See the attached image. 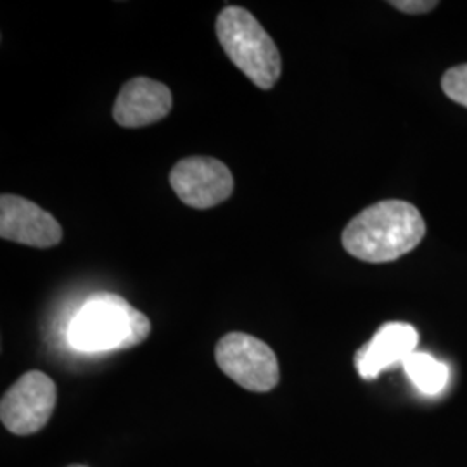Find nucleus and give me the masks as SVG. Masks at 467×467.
Instances as JSON below:
<instances>
[{
    "mask_svg": "<svg viewBox=\"0 0 467 467\" xmlns=\"http://www.w3.org/2000/svg\"><path fill=\"white\" fill-rule=\"evenodd\" d=\"M426 235V222L407 201H379L360 212L345 227L341 243L351 256L368 264H386L410 253Z\"/></svg>",
    "mask_w": 467,
    "mask_h": 467,
    "instance_id": "1",
    "label": "nucleus"
},
{
    "mask_svg": "<svg viewBox=\"0 0 467 467\" xmlns=\"http://www.w3.org/2000/svg\"><path fill=\"white\" fill-rule=\"evenodd\" d=\"M150 320L113 293H98L85 301L67 327V341L84 353L129 350L148 339Z\"/></svg>",
    "mask_w": 467,
    "mask_h": 467,
    "instance_id": "2",
    "label": "nucleus"
},
{
    "mask_svg": "<svg viewBox=\"0 0 467 467\" xmlns=\"http://www.w3.org/2000/svg\"><path fill=\"white\" fill-rule=\"evenodd\" d=\"M217 36L229 59L258 88L270 90L277 84L283 71L281 52L248 9L223 7L217 17Z\"/></svg>",
    "mask_w": 467,
    "mask_h": 467,
    "instance_id": "3",
    "label": "nucleus"
},
{
    "mask_svg": "<svg viewBox=\"0 0 467 467\" xmlns=\"http://www.w3.org/2000/svg\"><path fill=\"white\" fill-rule=\"evenodd\" d=\"M218 368L244 389L267 393L281 372L274 350L262 339L244 333L225 334L215 348Z\"/></svg>",
    "mask_w": 467,
    "mask_h": 467,
    "instance_id": "4",
    "label": "nucleus"
},
{
    "mask_svg": "<svg viewBox=\"0 0 467 467\" xmlns=\"http://www.w3.org/2000/svg\"><path fill=\"white\" fill-rule=\"evenodd\" d=\"M56 400L57 389L49 376L30 370L4 393L0 418L11 433L28 436L47 424Z\"/></svg>",
    "mask_w": 467,
    "mask_h": 467,
    "instance_id": "5",
    "label": "nucleus"
},
{
    "mask_svg": "<svg viewBox=\"0 0 467 467\" xmlns=\"http://www.w3.org/2000/svg\"><path fill=\"white\" fill-rule=\"evenodd\" d=\"M170 184L184 204L208 210L233 196L234 177L217 158L191 156L171 168Z\"/></svg>",
    "mask_w": 467,
    "mask_h": 467,
    "instance_id": "6",
    "label": "nucleus"
},
{
    "mask_svg": "<svg viewBox=\"0 0 467 467\" xmlns=\"http://www.w3.org/2000/svg\"><path fill=\"white\" fill-rule=\"evenodd\" d=\"M0 235L5 241L32 248H52L61 243L63 227L34 201L15 194H2Z\"/></svg>",
    "mask_w": 467,
    "mask_h": 467,
    "instance_id": "7",
    "label": "nucleus"
},
{
    "mask_svg": "<svg viewBox=\"0 0 467 467\" xmlns=\"http://www.w3.org/2000/svg\"><path fill=\"white\" fill-rule=\"evenodd\" d=\"M173 96L167 85L148 77H137L121 87L113 106V118L119 127H148L168 117Z\"/></svg>",
    "mask_w": 467,
    "mask_h": 467,
    "instance_id": "8",
    "label": "nucleus"
},
{
    "mask_svg": "<svg viewBox=\"0 0 467 467\" xmlns=\"http://www.w3.org/2000/svg\"><path fill=\"white\" fill-rule=\"evenodd\" d=\"M419 334L405 322H388L355 355V368L364 379H376L388 368L403 364L418 348Z\"/></svg>",
    "mask_w": 467,
    "mask_h": 467,
    "instance_id": "9",
    "label": "nucleus"
},
{
    "mask_svg": "<svg viewBox=\"0 0 467 467\" xmlns=\"http://www.w3.org/2000/svg\"><path fill=\"white\" fill-rule=\"evenodd\" d=\"M401 366L405 368L409 379L424 395H438L449 384V368L430 353L414 351L410 357H407V360Z\"/></svg>",
    "mask_w": 467,
    "mask_h": 467,
    "instance_id": "10",
    "label": "nucleus"
},
{
    "mask_svg": "<svg viewBox=\"0 0 467 467\" xmlns=\"http://www.w3.org/2000/svg\"><path fill=\"white\" fill-rule=\"evenodd\" d=\"M441 88L447 98L467 108V63L451 67L441 78Z\"/></svg>",
    "mask_w": 467,
    "mask_h": 467,
    "instance_id": "11",
    "label": "nucleus"
},
{
    "mask_svg": "<svg viewBox=\"0 0 467 467\" xmlns=\"http://www.w3.org/2000/svg\"><path fill=\"white\" fill-rule=\"evenodd\" d=\"M389 4L407 15H424V13L433 11L434 7L438 5V2H434V0H397V2H389Z\"/></svg>",
    "mask_w": 467,
    "mask_h": 467,
    "instance_id": "12",
    "label": "nucleus"
},
{
    "mask_svg": "<svg viewBox=\"0 0 467 467\" xmlns=\"http://www.w3.org/2000/svg\"><path fill=\"white\" fill-rule=\"evenodd\" d=\"M69 467H87V466H69Z\"/></svg>",
    "mask_w": 467,
    "mask_h": 467,
    "instance_id": "13",
    "label": "nucleus"
}]
</instances>
